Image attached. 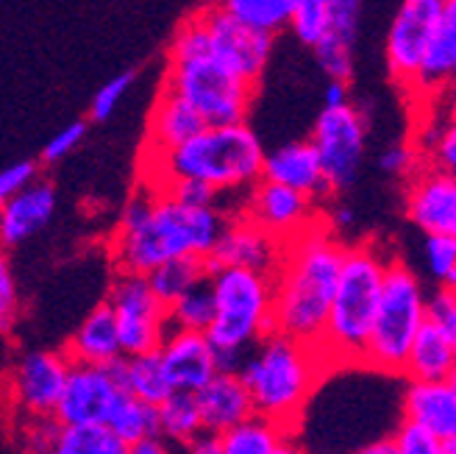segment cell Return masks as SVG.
Instances as JSON below:
<instances>
[{"instance_id":"cell-17","label":"cell","mask_w":456,"mask_h":454,"mask_svg":"<svg viewBox=\"0 0 456 454\" xmlns=\"http://www.w3.org/2000/svg\"><path fill=\"white\" fill-rule=\"evenodd\" d=\"M406 218L423 235L456 237V176L420 168L406 185Z\"/></svg>"},{"instance_id":"cell-23","label":"cell","mask_w":456,"mask_h":454,"mask_svg":"<svg viewBox=\"0 0 456 454\" xmlns=\"http://www.w3.org/2000/svg\"><path fill=\"white\" fill-rule=\"evenodd\" d=\"M198 404L203 416V429L215 435L228 433L232 426L242 424L245 418L256 413L242 374H234V371H220L207 388L198 393Z\"/></svg>"},{"instance_id":"cell-11","label":"cell","mask_w":456,"mask_h":454,"mask_svg":"<svg viewBox=\"0 0 456 454\" xmlns=\"http://www.w3.org/2000/svg\"><path fill=\"white\" fill-rule=\"evenodd\" d=\"M309 140L323 162L331 195L351 190L359 178L364 143H368V123L362 111L354 103L342 109H323L314 120Z\"/></svg>"},{"instance_id":"cell-55","label":"cell","mask_w":456,"mask_h":454,"mask_svg":"<svg viewBox=\"0 0 456 454\" xmlns=\"http://www.w3.org/2000/svg\"><path fill=\"white\" fill-rule=\"evenodd\" d=\"M448 382H451V388H453V391H456V368H453V374H451V376H448Z\"/></svg>"},{"instance_id":"cell-31","label":"cell","mask_w":456,"mask_h":454,"mask_svg":"<svg viewBox=\"0 0 456 454\" xmlns=\"http://www.w3.org/2000/svg\"><path fill=\"white\" fill-rule=\"evenodd\" d=\"M106 426L114 435H120L126 443H136L142 438L159 435V407L123 391V396L118 399V404H114Z\"/></svg>"},{"instance_id":"cell-37","label":"cell","mask_w":456,"mask_h":454,"mask_svg":"<svg viewBox=\"0 0 456 454\" xmlns=\"http://www.w3.org/2000/svg\"><path fill=\"white\" fill-rule=\"evenodd\" d=\"M314 59L329 81H351L354 76V48L334 37H323L321 45H314Z\"/></svg>"},{"instance_id":"cell-39","label":"cell","mask_w":456,"mask_h":454,"mask_svg":"<svg viewBox=\"0 0 456 454\" xmlns=\"http://www.w3.org/2000/svg\"><path fill=\"white\" fill-rule=\"evenodd\" d=\"M362 20V0H329V34L346 45H356Z\"/></svg>"},{"instance_id":"cell-53","label":"cell","mask_w":456,"mask_h":454,"mask_svg":"<svg viewBox=\"0 0 456 454\" xmlns=\"http://www.w3.org/2000/svg\"><path fill=\"white\" fill-rule=\"evenodd\" d=\"M443 101H445V111L443 115H448V118H456V81L445 89V93L440 95Z\"/></svg>"},{"instance_id":"cell-43","label":"cell","mask_w":456,"mask_h":454,"mask_svg":"<svg viewBox=\"0 0 456 454\" xmlns=\"http://www.w3.org/2000/svg\"><path fill=\"white\" fill-rule=\"evenodd\" d=\"M86 137V120H73L67 123L64 128H59L53 137L45 143L42 153H39V162L42 165H56L61 159L70 156Z\"/></svg>"},{"instance_id":"cell-41","label":"cell","mask_w":456,"mask_h":454,"mask_svg":"<svg viewBox=\"0 0 456 454\" xmlns=\"http://www.w3.org/2000/svg\"><path fill=\"white\" fill-rule=\"evenodd\" d=\"M156 190L181 201V203H187V207H223L220 203L223 195L215 187L203 185V181H195V178H173V181H165V185H159Z\"/></svg>"},{"instance_id":"cell-25","label":"cell","mask_w":456,"mask_h":454,"mask_svg":"<svg viewBox=\"0 0 456 454\" xmlns=\"http://www.w3.org/2000/svg\"><path fill=\"white\" fill-rule=\"evenodd\" d=\"M56 212V187L39 178L34 187L4 201L0 207V240L4 245H20L31 240L39 229L51 223Z\"/></svg>"},{"instance_id":"cell-36","label":"cell","mask_w":456,"mask_h":454,"mask_svg":"<svg viewBox=\"0 0 456 454\" xmlns=\"http://www.w3.org/2000/svg\"><path fill=\"white\" fill-rule=\"evenodd\" d=\"M289 31L306 48L321 45V39L329 34V4H298L292 9Z\"/></svg>"},{"instance_id":"cell-45","label":"cell","mask_w":456,"mask_h":454,"mask_svg":"<svg viewBox=\"0 0 456 454\" xmlns=\"http://www.w3.org/2000/svg\"><path fill=\"white\" fill-rule=\"evenodd\" d=\"M61 429L64 426L53 416H48V418H26V424H22V438H26V449L31 454H53Z\"/></svg>"},{"instance_id":"cell-50","label":"cell","mask_w":456,"mask_h":454,"mask_svg":"<svg viewBox=\"0 0 456 454\" xmlns=\"http://www.w3.org/2000/svg\"><path fill=\"white\" fill-rule=\"evenodd\" d=\"M128 454H178V446H173L162 435H151L136 443H128Z\"/></svg>"},{"instance_id":"cell-7","label":"cell","mask_w":456,"mask_h":454,"mask_svg":"<svg viewBox=\"0 0 456 454\" xmlns=\"http://www.w3.org/2000/svg\"><path fill=\"white\" fill-rule=\"evenodd\" d=\"M217 315L209 340L217 349L220 371L240 374L248 354L276 332V277L245 268H209Z\"/></svg>"},{"instance_id":"cell-35","label":"cell","mask_w":456,"mask_h":454,"mask_svg":"<svg viewBox=\"0 0 456 454\" xmlns=\"http://www.w3.org/2000/svg\"><path fill=\"white\" fill-rule=\"evenodd\" d=\"M420 257L435 287H456V237L453 235H423Z\"/></svg>"},{"instance_id":"cell-20","label":"cell","mask_w":456,"mask_h":454,"mask_svg":"<svg viewBox=\"0 0 456 454\" xmlns=\"http://www.w3.org/2000/svg\"><path fill=\"white\" fill-rule=\"evenodd\" d=\"M403 418L412 421L443 443H456V391L451 382H420L409 379L401 399Z\"/></svg>"},{"instance_id":"cell-19","label":"cell","mask_w":456,"mask_h":454,"mask_svg":"<svg viewBox=\"0 0 456 454\" xmlns=\"http://www.w3.org/2000/svg\"><path fill=\"white\" fill-rule=\"evenodd\" d=\"M262 178L292 187L314 201L331 195L326 173H323V162H321V156H317V148L312 145V140H295V143L279 145L276 151H267Z\"/></svg>"},{"instance_id":"cell-47","label":"cell","mask_w":456,"mask_h":454,"mask_svg":"<svg viewBox=\"0 0 456 454\" xmlns=\"http://www.w3.org/2000/svg\"><path fill=\"white\" fill-rule=\"evenodd\" d=\"M17 315V285L6 262H0V321H4V329L12 326Z\"/></svg>"},{"instance_id":"cell-4","label":"cell","mask_w":456,"mask_h":454,"mask_svg":"<svg viewBox=\"0 0 456 454\" xmlns=\"http://www.w3.org/2000/svg\"><path fill=\"white\" fill-rule=\"evenodd\" d=\"M165 87L175 89L207 126H237L245 123L254 87L234 76L215 56L209 29L200 12L178 26L167 48Z\"/></svg>"},{"instance_id":"cell-38","label":"cell","mask_w":456,"mask_h":454,"mask_svg":"<svg viewBox=\"0 0 456 454\" xmlns=\"http://www.w3.org/2000/svg\"><path fill=\"white\" fill-rule=\"evenodd\" d=\"M398 454H448V443H443L437 435H431L428 429L412 424V421H401L393 433Z\"/></svg>"},{"instance_id":"cell-2","label":"cell","mask_w":456,"mask_h":454,"mask_svg":"<svg viewBox=\"0 0 456 454\" xmlns=\"http://www.w3.org/2000/svg\"><path fill=\"white\" fill-rule=\"evenodd\" d=\"M346 252L348 245L326 220L287 245L284 265L276 274V332L321 351Z\"/></svg>"},{"instance_id":"cell-10","label":"cell","mask_w":456,"mask_h":454,"mask_svg":"<svg viewBox=\"0 0 456 454\" xmlns=\"http://www.w3.org/2000/svg\"><path fill=\"white\" fill-rule=\"evenodd\" d=\"M70 368L73 359L67 357V351L34 349L17 354L6 371V393L12 410L22 421L56 416L67 379H70Z\"/></svg>"},{"instance_id":"cell-8","label":"cell","mask_w":456,"mask_h":454,"mask_svg":"<svg viewBox=\"0 0 456 454\" xmlns=\"http://www.w3.org/2000/svg\"><path fill=\"white\" fill-rule=\"evenodd\" d=\"M428 293L423 279L403 260H390L381 290L376 326L364 354V368L379 374H406V362L420 329L428 321Z\"/></svg>"},{"instance_id":"cell-13","label":"cell","mask_w":456,"mask_h":454,"mask_svg":"<svg viewBox=\"0 0 456 454\" xmlns=\"http://www.w3.org/2000/svg\"><path fill=\"white\" fill-rule=\"evenodd\" d=\"M237 215L254 220L265 232L276 235L287 245L292 240H298L304 232H309L314 223L323 220L321 212H317L314 198L292 187L276 185V181H267V178L256 181V185L242 195Z\"/></svg>"},{"instance_id":"cell-21","label":"cell","mask_w":456,"mask_h":454,"mask_svg":"<svg viewBox=\"0 0 456 454\" xmlns=\"http://www.w3.org/2000/svg\"><path fill=\"white\" fill-rule=\"evenodd\" d=\"M64 351L73 362H84V366H111L123 357L120 324L109 301H98L86 312V318L67 340Z\"/></svg>"},{"instance_id":"cell-49","label":"cell","mask_w":456,"mask_h":454,"mask_svg":"<svg viewBox=\"0 0 456 454\" xmlns=\"http://www.w3.org/2000/svg\"><path fill=\"white\" fill-rule=\"evenodd\" d=\"M181 454H225L223 451V435H215V433H207L203 429L200 435H195L187 446L178 449Z\"/></svg>"},{"instance_id":"cell-44","label":"cell","mask_w":456,"mask_h":454,"mask_svg":"<svg viewBox=\"0 0 456 454\" xmlns=\"http://www.w3.org/2000/svg\"><path fill=\"white\" fill-rule=\"evenodd\" d=\"M39 170H42L39 159H17V162L6 165L4 173H0V201H9L22 190L34 187L39 181Z\"/></svg>"},{"instance_id":"cell-5","label":"cell","mask_w":456,"mask_h":454,"mask_svg":"<svg viewBox=\"0 0 456 454\" xmlns=\"http://www.w3.org/2000/svg\"><path fill=\"white\" fill-rule=\"evenodd\" d=\"M323 368L329 366L317 349L281 332H273L248 354L240 374L254 399L256 413L276 421L292 435L306 401L323 376Z\"/></svg>"},{"instance_id":"cell-15","label":"cell","mask_w":456,"mask_h":454,"mask_svg":"<svg viewBox=\"0 0 456 454\" xmlns=\"http://www.w3.org/2000/svg\"><path fill=\"white\" fill-rule=\"evenodd\" d=\"M123 396L120 382L109 366H84L73 362L70 379L56 407V421L61 426H101L109 421L114 404Z\"/></svg>"},{"instance_id":"cell-22","label":"cell","mask_w":456,"mask_h":454,"mask_svg":"<svg viewBox=\"0 0 456 454\" xmlns=\"http://www.w3.org/2000/svg\"><path fill=\"white\" fill-rule=\"evenodd\" d=\"M207 120H203L195 106H190L175 89L162 87L148 120V145L145 151L153 153H167L181 145H187L200 131H207Z\"/></svg>"},{"instance_id":"cell-34","label":"cell","mask_w":456,"mask_h":454,"mask_svg":"<svg viewBox=\"0 0 456 454\" xmlns=\"http://www.w3.org/2000/svg\"><path fill=\"white\" fill-rule=\"evenodd\" d=\"M53 454H128V443L101 426H64Z\"/></svg>"},{"instance_id":"cell-1","label":"cell","mask_w":456,"mask_h":454,"mask_svg":"<svg viewBox=\"0 0 456 454\" xmlns=\"http://www.w3.org/2000/svg\"><path fill=\"white\" fill-rule=\"evenodd\" d=\"M232 218L223 207H187L145 185L120 212L111 237V262L123 274L142 277L184 257L209 262Z\"/></svg>"},{"instance_id":"cell-33","label":"cell","mask_w":456,"mask_h":454,"mask_svg":"<svg viewBox=\"0 0 456 454\" xmlns=\"http://www.w3.org/2000/svg\"><path fill=\"white\" fill-rule=\"evenodd\" d=\"M203 277H209V262L184 257V260H173V262H165L162 268H156L153 274H148V282L159 296V301L170 310V304H175Z\"/></svg>"},{"instance_id":"cell-18","label":"cell","mask_w":456,"mask_h":454,"mask_svg":"<svg viewBox=\"0 0 456 454\" xmlns=\"http://www.w3.org/2000/svg\"><path fill=\"white\" fill-rule=\"evenodd\" d=\"M159 354L173 391L178 393H200L220 374L217 349L207 332L170 329Z\"/></svg>"},{"instance_id":"cell-3","label":"cell","mask_w":456,"mask_h":454,"mask_svg":"<svg viewBox=\"0 0 456 454\" xmlns=\"http://www.w3.org/2000/svg\"><path fill=\"white\" fill-rule=\"evenodd\" d=\"M265 156L262 140L248 123L209 126L175 151H145V170L151 187L173 178H195L215 187L220 195H245L262 181Z\"/></svg>"},{"instance_id":"cell-14","label":"cell","mask_w":456,"mask_h":454,"mask_svg":"<svg viewBox=\"0 0 456 454\" xmlns=\"http://www.w3.org/2000/svg\"><path fill=\"white\" fill-rule=\"evenodd\" d=\"M200 17H203V22H207V29H209L215 56L234 76H240L250 87H256L259 78L267 70V64H270L273 48H276V37L242 26L240 20L228 17L215 4L203 6Z\"/></svg>"},{"instance_id":"cell-24","label":"cell","mask_w":456,"mask_h":454,"mask_svg":"<svg viewBox=\"0 0 456 454\" xmlns=\"http://www.w3.org/2000/svg\"><path fill=\"white\" fill-rule=\"evenodd\" d=\"M456 81V0H448L440 14V26L431 39V48L420 67V76L412 84V93L420 103H431Z\"/></svg>"},{"instance_id":"cell-29","label":"cell","mask_w":456,"mask_h":454,"mask_svg":"<svg viewBox=\"0 0 456 454\" xmlns=\"http://www.w3.org/2000/svg\"><path fill=\"white\" fill-rule=\"evenodd\" d=\"M287 438L289 433L284 426L254 413L242 424L223 433V451L225 454H273Z\"/></svg>"},{"instance_id":"cell-56","label":"cell","mask_w":456,"mask_h":454,"mask_svg":"<svg viewBox=\"0 0 456 454\" xmlns=\"http://www.w3.org/2000/svg\"><path fill=\"white\" fill-rule=\"evenodd\" d=\"M448 454H456V443H448Z\"/></svg>"},{"instance_id":"cell-32","label":"cell","mask_w":456,"mask_h":454,"mask_svg":"<svg viewBox=\"0 0 456 454\" xmlns=\"http://www.w3.org/2000/svg\"><path fill=\"white\" fill-rule=\"evenodd\" d=\"M217 315V299L212 277H203L192 285L175 304H170V326L187 332H209Z\"/></svg>"},{"instance_id":"cell-9","label":"cell","mask_w":456,"mask_h":454,"mask_svg":"<svg viewBox=\"0 0 456 454\" xmlns=\"http://www.w3.org/2000/svg\"><path fill=\"white\" fill-rule=\"evenodd\" d=\"M106 301L111 304L114 315L120 324V337H123V354H151L159 351L170 334V310L159 301L153 293L148 277L142 274H123L109 285Z\"/></svg>"},{"instance_id":"cell-51","label":"cell","mask_w":456,"mask_h":454,"mask_svg":"<svg viewBox=\"0 0 456 454\" xmlns=\"http://www.w3.org/2000/svg\"><path fill=\"white\" fill-rule=\"evenodd\" d=\"M351 103L348 81H329L323 93V109H342Z\"/></svg>"},{"instance_id":"cell-46","label":"cell","mask_w":456,"mask_h":454,"mask_svg":"<svg viewBox=\"0 0 456 454\" xmlns=\"http://www.w3.org/2000/svg\"><path fill=\"white\" fill-rule=\"evenodd\" d=\"M428 324L456 337V287H435L428 293Z\"/></svg>"},{"instance_id":"cell-27","label":"cell","mask_w":456,"mask_h":454,"mask_svg":"<svg viewBox=\"0 0 456 454\" xmlns=\"http://www.w3.org/2000/svg\"><path fill=\"white\" fill-rule=\"evenodd\" d=\"M453 368H456V337L426 321L412 346V354H409L403 376L420 382H443L453 374Z\"/></svg>"},{"instance_id":"cell-54","label":"cell","mask_w":456,"mask_h":454,"mask_svg":"<svg viewBox=\"0 0 456 454\" xmlns=\"http://www.w3.org/2000/svg\"><path fill=\"white\" fill-rule=\"evenodd\" d=\"M273 454H304V449H301L298 443H295V438L289 435V438H287L276 451H273Z\"/></svg>"},{"instance_id":"cell-40","label":"cell","mask_w":456,"mask_h":454,"mask_svg":"<svg viewBox=\"0 0 456 454\" xmlns=\"http://www.w3.org/2000/svg\"><path fill=\"white\" fill-rule=\"evenodd\" d=\"M420 168H426L423 151L415 143H398L384 148L379 156V170L387 176H398V178H412Z\"/></svg>"},{"instance_id":"cell-6","label":"cell","mask_w":456,"mask_h":454,"mask_svg":"<svg viewBox=\"0 0 456 454\" xmlns=\"http://www.w3.org/2000/svg\"><path fill=\"white\" fill-rule=\"evenodd\" d=\"M390 260L373 243L348 245L321 354L329 368L364 366Z\"/></svg>"},{"instance_id":"cell-57","label":"cell","mask_w":456,"mask_h":454,"mask_svg":"<svg viewBox=\"0 0 456 454\" xmlns=\"http://www.w3.org/2000/svg\"><path fill=\"white\" fill-rule=\"evenodd\" d=\"M437 4H443V6H445V4H448V0H437Z\"/></svg>"},{"instance_id":"cell-48","label":"cell","mask_w":456,"mask_h":454,"mask_svg":"<svg viewBox=\"0 0 456 454\" xmlns=\"http://www.w3.org/2000/svg\"><path fill=\"white\" fill-rule=\"evenodd\" d=\"M323 220L329 223V229H331L334 235H342V232L354 229L356 212H354L351 203H346V201H334V207L329 210V215H326Z\"/></svg>"},{"instance_id":"cell-30","label":"cell","mask_w":456,"mask_h":454,"mask_svg":"<svg viewBox=\"0 0 456 454\" xmlns=\"http://www.w3.org/2000/svg\"><path fill=\"white\" fill-rule=\"evenodd\" d=\"M203 433V416L198 393H173L165 404H159V435L173 446H187L195 435Z\"/></svg>"},{"instance_id":"cell-52","label":"cell","mask_w":456,"mask_h":454,"mask_svg":"<svg viewBox=\"0 0 456 454\" xmlns=\"http://www.w3.org/2000/svg\"><path fill=\"white\" fill-rule=\"evenodd\" d=\"M354 454H398V449H395L393 435H387V438H376V441L362 443Z\"/></svg>"},{"instance_id":"cell-28","label":"cell","mask_w":456,"mask_h":454,"mask_svg":"<svg viewBox=\"0 0 456 454\" xmlns=\"http://www.w3.org/2000/svg\"><path fill=\"white\" fill-rule=\"evenodd\" d=\"M228 17L240 20L242 26L265 31L276 37L279 31L289 29L292 20V0H209Z\"/></svg>"},{"instance_id":"cell-26","label":"cell","mask_w":456,"mask_h":454,"mask_svg":"<svg viewBox=\"0 0 456 454\" xmlns=\"http://www.w3.org/2000/svg\"><path fill=\"white\" fill-rule=\"evenodd\" d=\"M111 374L114 379L120 382V388L136 399H145L151 404H165L175 391L167 379V371H165V362H162V354L159 351H151V354H123L118 362H111Z\"/></svg>"},{"instance_id":"cell-42","label":"cell","mask_w":456,"mask_h":454,"mask_svg":"<svg viewBox=\"0 0 456 454\" xmlns=\"http://www.w3.org/2000/svg\"><path fill=\"white\" fill-rule=\"evenodd\" d=\"M134 84V73H120V76H114L109 78L98 93L93 95V101H89V120H95V123H103L114 115V109L120 106V101L128 95V89Z\"/></svg>"},{"instance_id":"cell-16","label":"cell","mask_w":456,"mask_h":454,"mask_svg":"<svg viewBox=\"0 0 456 454\" xmlns=\"http://www.w3.org/2000/svg\"><path fill=\"white\" fill-rule=\"evenodd\" d=\"M287 257V243L276 235L265 232L262 226L234 215L209 257V268H245L265 277H276Z\"/></svg>"},{"instance_id":"cell-12","label":"cell","mask_w":456,"mask_h":454,"mask_svg":"<svg viewBox=\"0 0 456 454\" xmlns=\"http://www.w3.org/2000/svg\"><path fill=\"white\" fill-rule=\"evenodd\" d=\"M440 14L443 4H437V0H403L390 22L384 56L393 81L403 87L406 93L420 76L431 39H435V31L440 26Z\"/></svg>"}]
</instances>
